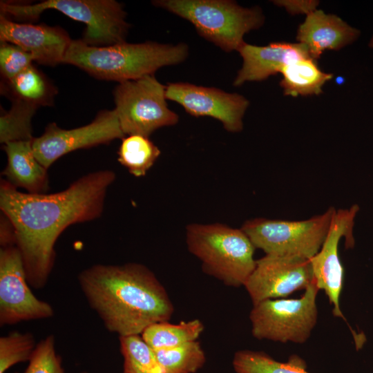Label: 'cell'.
I'll use <instances>...</instances> for the list:
<instances>
[{
    "mask_svg": "<svg viewBox=\"0 0 373 373\" xmlns=\"http://www.w3.org/2000/svg\"><path fill=\"white\" fill-rule=\"evenodd\" d=\"M236 373H309L305 361L292 356L287 362H279L263 352L240 350L234 354Z\"/></svg>",
    "mask_w": 373,
    "mask_h": 373,
    "instance_id": "22",
    "label": "cell"
},
{
    "mask_svg": "<svg viewBox=\"0 0 373 373\" xmlns=\"http://www.w3.org/2000/svg\"><path fill=\"white\" fill-rule=\"evenodd\" d=\"M28 362L22 373H65L61 358L55 350L53 335H49L37 343Z\"/></svg>",
    "mask_w": 373,
    "mask_h": 373,
    "instance_id": "28",
    "label": "cell"
},
{
    "mask_svg": "<svg viewBox=\"0 0 373 373\" xmlns=\"http://www.w3.org/2000/svg\"><path fill=\"white\" fill-rule=\"evenodd\" d=\"M360 31L333 14L316 10L307 15L297 30L296 40L317 61L325 50H338L352 44Z\"/></svg>",
    "mask_w": 373,
    "mask_h": 373,
    "instance_id": "17",
    "label": "cell"
},
{
    "mask_svg": "<svg viewBox=\"0 0 373 373\" xmlns=\"http://www.w3.org/2000/svg\"><path fill=\"white\" fill-rule=\"evenodd\" d=\"M37 108L21 102H12V107L0 117V142L33 140L32 118Z\"/></svg>",
    "mask_w": 373,
    "mask_h": 373,
    "instance_id": "26",
    "label": "cell"
},
{
    "mask_svg": "<svg viewBox=\"0 0 373 373\" xmlns=\"http://www.w3.org/2000/svg\"><path fill=\"white\" fill-rule=\"evenodd\" d=\"M204 331L199 319L172 324L169 321L154 323L144 329L141 336L154 350L177 347L197 341Z\"/></svg>",
    "mask_w": 373,
    "mask_h": 373,
    "instance_id": "21",
    "label": "cell"
},
{
    "mask_svg": "<svg viewBox=\"0 0 373 373\" xmlns=\"http://www.w3.org/2000/svg\"><path fill=\"white\" fill-rule=\"evenodd\" d=\"M280 82L285 95H320L323 86L333 78V74L327 73L318 67L317 61L304 58L294 61L283 68Z\"/></svg>",
    "mask_w": 373,
    "mask_h": 373,
    "instance_id": "20",
    "label": "cell"
},
{
    "mask_svg": "<svg viewBox=\"0 0 373 373\" xmlns=\"http://www.w3.org/2000/svg\"><path fill=\"white\" fill-rule=\"evenodd\" d=\"M153 4L190 21L201 37L227 52L238 51L244 35L265 21L260 8H243L229 0H159Z\"/></svg>",
    "mask_w": 373,
    "mask_h": 373,
    "instance_id": "5",
    "label": "cell"
},
{
    "mask_svg": "<svg viewBox=\"0 0 373 373\" xmlns=\"http://www.w3.org/2000/svg\"><path fill=\"white\" fill-rule=\"evenodd\" d=\"M113 93L114 109L125 135L149 137L157 129L175 125L179 120L168 107L166 86L154 75L119 83Z\"/></svg>",
    "mask_w": 373,
    "mask_h": 373,
    "instance_id": "9",
    "label": "cell"
},
{
    "mask_svg": "<svg viewBox=\"0 0 373 373\" xmlns=\"http://www.w3.org/2000/svg\"><path fill=\"white\" fill-rule=\"evenodd\" d=\"M125 137L115 109L99 111L89 124L64 129L48 124L42 135L34 137L32 147L39 162L46 169L61 156L73 151L107 144Z\"/></svg>",
    "mask_w": 373,
    "mask_h": 373,
    "instance_id": "10",
    "label": "cell"
},
{
    "mask_svg": "<svg viewBox=\"0 0 373 373\" xmlns=\"http://www.w3.org/2000/svg\"><path fill=\"white\" fill-rule=\"evenodd\" d=\"M369 47L373 48V35H372L371 39L370 40Z\"/></svg>",
    "mask_w": 373,
    "mask_h": 373,
    "instance_id": "31",
    "label": "cell"
},
{
    "mask_svg": "<svg viewBox=\"0 0 373 373\" xmlns=\"http://www.w3.org/2000/svg\"><path fill=\"white\" fill-rule=\"evenodd\" d=\"M0 41L19 46L34 61L54 66L63 64L72 39L59 26L16 22L1 14Z\"/></svg>",
    "mask_w": 373,
    "mask_h": 373,
    "instance_id": "15",
    "label": "cell"
},
{
    "mask_svg": "<svg viewBox=\"0 0 373 373\" xmlns=\"http://www.w3.org/2000/svg\"><path fill=\"white\" fill-rule=\"evenodd\" d=\"M166 98L180 104L193 116H209L220 121L225 130L233 133L242 130V118L249 105L248 99L238 93L187 82L169 83Z\"/></svg>",
    "mask_w": 373,
    "mask_h": 373,
    "instance_id": "14",
    "label": "cell"
},
{
    "mask_svg": "<svg viewBox=\"0 0 373 373\" xmlns=\"http://www.w3.org/2000/svg\"><path fill=\"white\" fill-rule=\"evenodd\" d=\"M336 210L329 207L322 214L300 221L251 219L242 224L241 229L255 248L265 254L310 260L323 245Z\"/></svg>",
    "mask_w": 373,
    "mask_h": 373,
    "instance_id": "7",
    "label": "cell"
},
{
    "mask_svg": "<svg viewBox=\"0 0 373 373\" xmlns=\"http://www.w3.org/2000/svg\"><path fill=\"white\" fill-rule=\"evenodd\" d=\"M32 141H17L3 145L7 164L1 175L13 186L33 194L46 193L49 189L47 170L37 160Z\"/></svg>",
    "mask_w": 373,
    "mask_h": 373,
    "instance_id": "18",
    "label": "cell"
},
{
    "mask_svg": "<svg viewBox=\"0 0 373 373\" xmlns=\"http://www.w3.org/2000/svg\"><path fill=\"white\" fill-rule=\"evenodd\" d=\"M82 373H87V372H82Z\"/></svg>",
    "mask_w": 373,
    "mask_h": 373,
    "instance_id": "32",
    "label": "cell"
},
{
    "mask_svg": "<svg viewBox=\"0 0 373 373\" xmlns=\"http://www.w3.org/2000/svg\"><path fill=\"white\" fill-rule=\"evenodd\" d=\"M1 94L12 102H21L37 108L51 106L57 88L32 64L10 80H1Z\"/></svg>",
    "mask_w": 373,
    "mask_h": 373,
    "instance_id": "19",
    "label": "cell"
},
{
    "mask_svg": "<svg viewBox=\"0 0 373 373\" xmlns=\"http://www.w3.org/2000/svg\"><path fill=\"white\" fill-rule=\"evenodd\" d=\"M20 251L15 245L0 249V325L51 318L55 312L47 302L30 289Z\"/></svg>",
    "mask_w": 373,
    "mask_h": 373,
    "instance_id": "11",
    "label": "cell"
},
{
    "mask_svg": "<svg viewBox=\"0 0 373 373\" xmlns=\"http://www.w3.org/2000/svg\"><path fill=\"white\" fill-rule=\"evenodd\" d=\"M154 351L164 373H195L206 361L204 352L198 341Z\"/></svg>",
    "mask_w": 373,
    "mask_h": 373,
    "instance_id": "25",
    "label": "cell"
},
{
    "mask_svg": "<svg viewBox=\"0 0 373 373\" xmlns=\"http://www.w3.org/2000/svg\"><path fill=\"white\" fill-rule=\"evenodd\" d=\"M0 43L1 80H10L32 65L34 61L32 55L15 44Z\"/></svg>",
    "mask_w": 373,
    "mask_h": 373,
    "instance_id": "29",
    "label": "cell"
},
{
    "mask_svg": "<svg viewBox=\"0 0 373 373\" xmlns=\"http://www.w3.org/2000/svg\"><path fill=\"white\" fill-rule=\"evenodd\" d=\"M123 373H164L154 350L141 335L119 336Z\"/></svg>",
    "mask_w": 373,
    "mask_h": 373,
    "instance_id": "24",
    "label": "cell"
},
{
    "mask_svg": "<svg viewBox=\"0 0 373 373\" xmlns=\"http://www.w3.org/2000/svg\"><path fill=\"white\" fill-rule=\"evenodd\" d=\"M315 282L299 298L267 299L253 305L249 314L251 333L257 339L305 343L318 318Z\"/></svg>",
    "mask_w": 373,
    "mask_h": 373,
    "instance_id": "8",
    "label": "cell"
},
{
    "mask_svg": "<svg viewBox=\"0 0 373 373\" xmlns=\"http://www.w3.org/2000/svg\"><path fill=\"white\" fill-rule=\"evenodd\" d=\"M314 281L309 260L265 254L256 260L244 287L254 305L267 299L285 298L296 291L305 290Z\"/></svg>",
    "mask_w": 373,
    "mask_h": 373,
    "instance_id": "12",
    "label": "cell"
},
{
    "mask_svg": "<svg viewBox=\"0 0 373 373\" xmlns=\"http://www.w3.org/2000/svg\"><path fill=\"white\" fill-rule=\"evenodd\" d=\"M33 335L30 332H10L0 338V373H5L18 363L29 361L35 347Z\"/></svg>",
    "mask_w": 373,
    "mask_h": 373,
    "instance_id": "27",
    "label": "cell"
},
{
    "mask_svg": "<svg viewBox=\"0 0 373 373\" xmlns=\"http://www.w3.org/2000/svg\"><path fill=\"white\" fill-rule=\"evenodd\" d=\"M48 9L56 10L85 24L82 39L93 46L125 41L130 24L123 5L115 0H46L37 3L1 1V14L33 21Z\"/></svg>",
    "mask_w": 373,
    "mask_h": 373,
    "instance_id": "6",
    "label": "cell"
},
{
    "mask_svg": "<svg viewBox=\"0 0 373 373\" xmlns=\"http://www.w3.org/2000/svg\"><path fill=\"white\" fill-rule=\"evenodd\" d=\"M78 282L106 329L119 336L141 335L169 321L174 311L164 287L142 264L94 265L80 272Z\"/></svg>",
    "mask_w": 373,
    "mask_h": 373,
    "instance_id": "2",
    "label": "cell"
},
{
    "mask_svg": "<svg viewBox=\"0 0 373 373\" xmlns=\"http://www.w3.org/2000/svg\"><path fill=\"white\" fill-rule=\"evenodd\" d=\"M359 210L357 204L349 209H336L329 233L320 251L309 260L314 282L318 289L323 290L333 305V314L344 318L340 307V296L343 289L344 270L338 255V245L345 238V247L354 245L353 227Z\"/></svg>",
    "mask_w": 373,
    "mask_h": 373,
    "instance_id": "13",
    "label": "cell"
},
{
    "mask_svg": "<svg viewBox=\"0 0 373 373\" xmlns=\"http://www.w3.org/2000/svg\"><path fill=\"white\" fill-rule=\"evenodd\" d=\"M189 54L184 43L176 45L154 41H125L93 46L82 39L72 40L63 64H71L101 80L119 83L154 75L159 68L183 62Z\"/></svg>",
    "mask_w": 373,
    "mask_h": 373,
    "instance_id": "3",
    "label": "cell"
},
{
    "mask_svg": "<svg viewBox=\"0 0 373 373\" xmlns=\"http://www.w3.org/2000/svg\"><path fill=\"white\" fill-rule=\"evenodd\" d=\"M115 180L113 171L99 170L82 176L63 191L39 194L19 191L1 180L0 209L12 226L15 245L30 287L46 285L61 233L72 224L101 216L108 189Z\"/></svg>",
    "mask_w": 373,
    "mask_h": 373,
    "instance_id": "1",
    "label": "cell"
},
{
    "mask_svg": "<svg viewBox=\"0 0 373 373\" xmlns=\"http://www.w3.org/2000/svg\"><path fill=\"white\" fill-rule=\"evenodd\" d=\"M189 251L202 269L224 285L244 286L256 265L255 247L240 229L222 224H191L186 227Z\"/></svg>",
    "mask_w": 373,
    "mask_h": 373,
    "instance_id": "4",
    "label": "cell"
},
{
    "mask_svg": "<svg viewBox=\"0 0 373 373\" xmlns=\"http://www.w3.org/2000/svg\"><path fill=\"white\" fill-rule=\"evenodd\" d=\"M160 153L148 137L131 135L122 138L117 151V160L130 173L142 177L153 165Z\"/></svg>",
    "mask_w": 373,
    "mask_h": 373,
    "instance_id": "23",
    "label": "cell"
},
{
    "mask_svg": "<svg viewBox=\"0 0 373 373\" xmlns=\"http://www.w3.org/2000/svg\"><path fill=\"white\" fill-rule=\"evenodd\" d=\"M275 4L284 7L291 15L306 14L316 10L318 1H274Z\"/></svg>",
    "mask_w": 373,
    "mask_h": 373,
    "instance_id": "30",
    "label": "cell"
},
{
    "mask_svg": "<svg viewBox=\"0 0 373 373\" xmlns=\"http://www.w3.org/2000/svg\"><path fill=\"white\" fill-rule=\"evenodd\" d=\"M238 51L242 58V66L233 81L234 86L247 82L265 80L280 73L285 66L294 61L313 59L307 48L298 42H272L265 46L245 42Z\"/></svg>",
    "mask_w": 373,
    "mask_h": 373,
    "instance_id": "16",
    "label": "cell"
}]
</instances>
